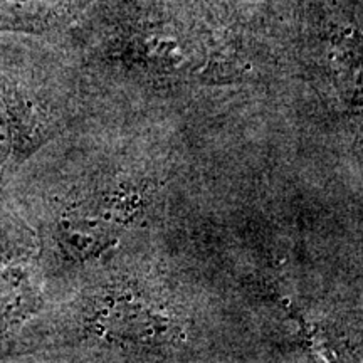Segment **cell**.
Wrapping results in <instances>:
<instances>
[{
    "label": "cell",
    "mask_w": 363,
    "mask_h": 363,
    "mask_svg": "<svg viewBox=\"0 0 363 363\" xmlns=\"http://www.w3.org/2000/svg\"><path fill=\"white\" fill-rule=\"evenodd\" d=\"M79 0H0V33L43 34L69 21Z\"/></svg>",
    "instance_id": "cell-4"
},
{
    "label": "cell",
    "mask_w": 363,
    "mask_h": 363,
    "mask_svg": "<svg viewBox=\"0 0 363 363\" xmlns=\"http://www.w3.org/2000/svg\"><path fill=\"white\" fill-rule=\"evenodd\" d=\"M51 133L43 108L19 81L0 67V190Z\"/></svg>",
    "instance_id": "cell-2"
},
{
    "label": "cell",
    "mask_w": 363,
    "mask_h": 363,
    "mask_svg": "<svg viewBox=\"0 0 363 363\" xmlns=\"http://www.w3.org/2000/svg\"><path fill=\"white\" fill-rule=\"evenodd\" d=\"M43 303L44 276L38 249L29 246L0 257V348L30 325Z\"/></svg>",
    "instance_id": "cell-3"
},
{
    "label": "cell",
    "mask_w": 363,
    "mask_h": 363,
    "mask_svg": "<svg viewBox=\"0 0 363 363\" xmlns=\"http://www.w3.org/2000/svg\"><path fill=\"white\" fill-rule=\"evenodd\" d=\"M136 211L138 195L125 187L98 190L69 203L59 212L51 229L56 252L69 262L101 256L133 220Z\"/></svg>",
    "instance_id": "cell-1"
}]
</instances>
